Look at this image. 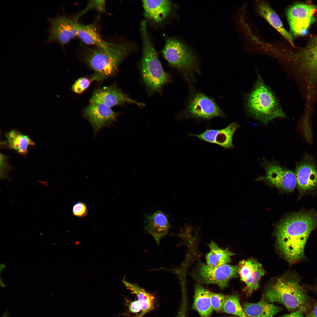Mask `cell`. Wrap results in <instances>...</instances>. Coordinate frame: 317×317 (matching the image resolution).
Here are the masks:
<instances>
[{"instance_id": "obj_1", "label": "cell", "mask_w": 317, "mask_h": 317, "mask_svg": "<svg viewBox=\"0 0 317 317\" xmlns=\"http://www.w3.org/2000/svg\"><path fill=\"white\" fill-rule=\"evenodd\" d=\"M317 225V215L299 212L290 215L277 225L276 236L278 248L284 258L294 263L305 257L307 240Z\"/></svg>"}, {"instance_id": "obj_2", "label": "cell", "mask_w": 317, "mask_h": 317, "mask_svg": "<svg viewBox=\"0 0 317 317\" xmlns=\"http://www.w3.org/2000/svg\"><path fill=\"white\" fill-rule=\"evenodd\" d=\"M245 106L249 115L264 124L286 116L275 95L258 74L256 82L245 96Z\"/></svg>"}, {"instance_id": "obj_3", "label": "cell", "mask_w": 317, "mask_h": 317, "mask_svg": "<svg viewBox=\"0 0 317 317\" xmlns=\"http://www.w3.org/2000/svg\"><path fill=\"white\" fill-rule=\"evenodd\" d=\"M132 50L131 45L127 43L107 42L103 45L86 50L84 56L90 68L103 79L114 75L120 64Z\"/></svg>"}, {"instance_id": "obj_4", "label": "cell", "mask_w": 317, "mask_h": 317, "mask_svg": "<svg viewBox=\"0 0 317 317\" xmlns=\"http://www.w3.org/2000/svg\"><path fill=\"white\" fill-rule=\"evenodd\" d=\"M262 298L271 303H280L291 311L306 307L308 299L298 279L291 275L279 278L269 285Z\"/></svg>"}, {"instance_id": "obj_5", "label": "cell", "mask_w": 317, "mask_h": 317, "mask_svg": "<svg viewBox=\"0 0 317 317\" xmlns=\"http://www.w3.org/2000/svg\"><path fill=\"white\" fill-rule=\"evenodd\" d=\"M143 43V53L141 67L142 77L146 86L154 92L159 91L170 80V75L163 70L149 36L147 21L141 24Z\"/></svg>"}, {"instance_id": "obj_6", "label": "cell", "mask_w": 317, "mask_h": 317, "mask_svg": "<svg viewBox=\"0 0 317 317\" xmlns=\"http://www.w3.org/2000/svg\"><path fill=\"white\" fill-rule=\"evenodd\" d=\"M238 265L226 264L212 269L203 262L199 261L191 272L195 280L205 284H215L221 289L228 286L231 279L238 275Z\"/></svg>"}, {"instance_id": "obj_7", "label": "cell", "mask_w": 317, "mask_h": 317, "mask_svg": "<svg viewBox=\"0 0 317 317\" xmlns=\"http://www.w3.org/2000/svg\"><path fill=\"white\" fill-rule=\"evenodd\" d=\"M162 53L171 65L183 71L186 75L197 71V62L194 54L180 41L173 38L167 39Z\"/></svg>"}, {"instance_id": "obj_8", "label": "cell", "mask_w": 317, "mask_h": 317, "mask_svg": "<svg viewBox=\"0 0 317 317\" xmlns=\"http://www.w3.org/2000/svg\"><path fill=\"white\" fill-rule=\"evenodd\" d=\"M49 26L48 36L45 43L55 42L63 48L73 38L77 36L79 24L65 14H57L53 18L48 17Z\"/></svg>"}, {"instance_id": "obj_9", "label": "cell", "mask_w": 317, "mask_h": 317, "mask_svg": "<svg viewBox=\"0 0 317 317\" xmlns=\"http://www.w3.org/2000/svg\"><path fill=\"white\" fill-rule=\"evenodd\" d=\"M186 113L187 117L199 120H209L216 117L225 116L213 100L200 92L194 93L190 97Z\"/></svg>"}, {"instance_id": "obj_10", "label": "cell", "mask_w": 317, "mask_h": 317, "mask_svg": "<svg viewBox=\"0 0 317 317\" xmlns=\"http://www.w3.org/2000/svg\"><path fill=\"white\" fill-rule=\"evenodd\" d=\"M266 173L264 179L272 185L287 192L295 189L296 181L294 173L274 160L264 158L261 163Z\"/></svg>"}, {"instance_id": "obj_11", "label": "cell", "mask_w": 317, "mask_h": 317, "mask_svg": "<svg viewBox=\"0 0 317 317\" xmlns=\"http://www.w3.org/2000/svg\"><path fill=\"white\" fill-rule=\"evenodd\" d=\"M317 10L315 6L297 4L290 7L286 15L291 32L295 36L301 35L315 21L314 14Z\"/></svg>"}, {"instance_id": "obj_12", "label": "cell", "mask_w": 317, "mask_h": 317, "mask_svg": "<svg viewBox=\"0 0 317 317\" xmlns=\"http://www.w3.org/2000/svg\"><path fill=\"white\" fill-rule=\"evenodd\" d=\"M238 265V274L240 280L246 285L243 291L247 297L250 296L259 288L260 279L265 271L262 264L253 258L242 260Z\"/></svg>"}, {"instance_id": "obj_13", "label": "cell", "mask_w": 317, "mask_h": 317, "mask_svg": "<svg viewBox=\"0 0 317 317\" xmlns=\"http://www.w3.org/2000/svg\"><path fill=\"white\" fill-rule=\"evenodd\" d=\"M84 116L92 127L94 136L104 127L110 126L117 120L118 113L100 103H91L83 112Z\"/></svg>"}, {"instance_id": "obj_14", "label": "cell", "mask_w": 317, "mask_h": 317, "mask_svg": "<svg viewBox=\"0 0 317 317\" xmlns=\"http://www.w3.org/2000/svg\"><path fill=\"white\" fill-rule=\"evenodd\" d=\"M91 103H100L111 108L125 103L135 104L139 106L144 104L130 98L115 85L97 89L90 99Z\"/></svg>"}, {"instance_id": "obj_15", "label": "cell", "mask_w": 317, "mask_h": 317, "mask_svg": "<svg viewBox=\"0 0 317 317\" xmlns=\"http://www.w3.org/2000/svg\"><path fill=\"white\" fill-rule=\"evenodd\" d=\"M240 127L237 123L232 122L222 129H206L202 133H189L188 136L197 137L200 140L218 145L225 149H232L235 147L233 143V135Z\"/></svg>"}, {"instance_id": "obj_16", "label": "cell", "mask_w": 317, "mask_h": 317, "mask_svg": "<svg viewBox=\"0 0 317 317\" xmlns=\"http://www.w3.org/2000/svg\"><path fill=\"white\" fill-rule=\"evenodd\" d=\"M294 173L301 193L310 191L317 186V166L310 157L305 156L296 164Z\"/></svg>"}, {"instance_id": "obj_17", "label": "cell", "mask_w": 317, "mask_h": 317, "mask_svg": "<svg viewBox=\"0 0 317 317\" xmlns=\"http://www.w3.org/2000/svg\"><path fill=\"white\" fill-rule=\"evenodd\" d=\"M295 57L301 70L308 76L309 82L317 79V36L305 48L296 53Z\"/></svg>"}, {"instance_id": "obj_18", "label": "cell", "mask_w": 317, "mask_h": 317, "mask_svg": "<svg viewBox=\"0 0 317 317\" xmlns=\"http://www.w3.org/2000/svg\"><path fill=\"white\" fill-rule=\"evenodd\" d=\"M144 223L145 232L151 235L159 246L160 239L168 234L171 227L167 215L160 210L146 214Z\"/></svg>"}, {"instance_id": "obj_19", "label": "cell", "mask_w": 317, "mask_h": 317, "mask_svg": "<svg viewBox=\"0 0 317 317\" xmlns=\"http://www.w3.org/2000/svg\"><path fill=\"white\" fill-rule=\"evenodd\" d=\"M256 9L259 15L265 19L292 45H294L291 35L284 28L279 16L267 2L257 1L256 2Z\"/></svg>"}, {"instance_id": "obj_20", "label": "cell", "mask_w": 317, "mask_h": 317, "mask_svg": "<svg viewBox=\"0 0 317 317\" xmlns=\"http://www.w3.org/2000/svg\"><path fill=\"white\" fill-rule=\"evenodd\" d=\"M142 3L145 16L156 23L166 18L171 9V3L168 0H143Z\"/></svg>"}, {"instance_id": "obj_21", "label": "cell", "mask_w": 317, "mask_h": 317, "mask_svg": "<svg viewBox=\"0 0 317 317\" xmlns=\"http://www.w3.org/2000/svg\"><path fill=\"white\" fill-rule=\"evenodd\" d=\"M242 308L248 317H274L282 310L281 307L269 303L263 298L257 303L245 302Z\"/></svg>"}, {"instance_id": "obj_22", "label": "cell", "mask_w": 317, "mask_h": 317, "mask_svg": "<svg viewBox=\"0 0 317 317\" xmlns=\"http://www.w3.org/2000/svg\"><path fill=\"white\" fill-rule=\"evenodd\" d=\"M207 245L210 250L206 254L205 259L206 264L209 267L215 268L231 262V257L235 254L228 248L222 249L212 240Z\"/></svg>"}, {"instance_id": "obj_23", "label": "cell", "mask_w": 317, "mask_h": 317, "mask_svg": "<svg viewBox=\"0 0 317 317\" xmlns=\"http://www.w3.org/2000/svg\"><path fill=\"white\" fill-rule=\"evenodd\" d=\"M209 291L198 283L195 284L191 308L197 311L201 317H211L213 313Z\"/></svg>"}, {"instance_id": "obj_24", "label": "cell", "mask_w": 317, "mask_h": 317, "mask_svg": "<svg viewBox=\"0 0 317 317\" xmlns=\"http://www.w3.org/2000/svg\"><path fill=\"white\" fill-rule=\"evenodd\" d=\"M5 136L7 139L6 143L7 146L24 156L28 154V146L35 145V143L28 136L16 130L6 132Z\"/></svg>"}, {"instance_id": "obj_25", "label": "cell", "mask_w": 317, "mask_h": 317, "mask_svg": "<svg viewBox=\"0 0 317 317\" xmlns=\"http://www.w3.org/2000/svg\"><path fill=\"white\" fill-rule=\"evenodd\" d=\"M122 282L127 289L136 294L137 297V300L142 307L141 313L138 317H142L154 308L155 298L152 295L136 284L129 282L124 279Z\"/></svg>"}, {"instance_id": "obj_26", "label": "cell", "mask_w": 317, "mask_h": 317, "mask_svg": "<svg viewBox=\"0 0 317 317\" xmlns=\"http://www.w3.org/2000/svg\"><path fill=\"white\" fill-rule=\"evenodd\" d=\"M77 36L88 45H102L107 42L102 39L94 23L87 25L79 23Z\"/></svg>"}, {"instance_id": "obj_27", "label": "cell", "mask_w": 317, "mask_h": 317, "mask_svg": "<svg viewBox=\"0 0 317 317\" xmlns=\"http://www.w3.org/2000/svg\"><path fill=\"white\" fill-rule=\"evenodd\" d=\"M222 311L241 317H248L240 304L237 294L226 295Z\"/></svg>"}, {"instance_id": "obj_28", "label": "cell", "mask_w": 317, "mask_h": 317, "mask_svg": "<svg viewBox=\"0 0 317 317\" xmlns=\"http://www.w3.org/2000/svg\"><path fill=\"white\" fill-rule=\"evenodd\" d=\"M102 79L99 75L96 73L91 77H80L73 83L72 86L71 90L76 93L82 94L89 87L93 81L95 80H101Z\"/></svg>"}, {"instance_id": "obj_29", "label": "cell", "mask_w": 317, "mask_h": 317, "mask_svg": "<svg viewBox=\"0 0 317 317\" xmlns=\"http://www.w3.org/2000/svg\"><path fill=\"white\" fill-rule=\"evenodd\" d=\"M209 294L213 309L217 312L222 311L226 295L210 291Z\"/></svg>"}, {"instance_id": "obj_30", "label": "cell", "mask_w": 317, "mask_h": 317, "mask_svg": "<svg viewBox=\"0 0 317 317\" xmlns=\"http://www.w3.org/2000/svg\"><path fill=\"white\" fill-rule=\"evenodd\" d=\"M106 2L104 0H92L89 1L84 10L77 16V18L89 9L96 10L99 13L103 12L105 9Z\"/></svg>"}, {"instance_id": "obj_31", "label": "cell", "mask_w": 317, "mask_h": 317, "mask_svg": "<svg viewBox=\"0 0 317 317\" xmlns=\"http://www.w3.org/2000/svg\"><path fill=\"white\" fill-rule=\"evenodd\" d=\"M9 158L7 156L1 153L0 173L1 178H8V173L12 168L8 162Z\"/></svg>"}, {"instance_id": "obj_32", "label": "cell", "mask_w": 317, "mask_h": 317, "mask_svg": "<svg viewBox=\"0 0 317 317\" xmlns=\"http://www.w3.org/2000/svg\"><path fill=\"white\" fill-rule=\"evenodd\" d=\"M72 212L73 214L76 216L78 217H84L87 214V206L83 202H77L73 205Z\"/></svg>"}, {"instance_id": "obj_33", "label": "cell", "mask_w": 317, "mask_h": 317, "mask_svg": "<svg viewBox=\"0 0 317 317\" xmlns=\"http://www.w3.org/2000/svg\"><path fill=\"white\" fill-rule=\"evenodd\" d=\"M187 299L184 292L183 294L181 306L178 314L177 317H187L186 310Z\"/></svg>"}, {"instance_id": "obj_34", "label": "cell", "mask_w": 317, "mask_h": 317, "mask_svg": "<svg viewBox=\"0 0 317 317\" xmlns=\"http://www.w3.org/2000/svg\"><path fill=\"white\" fill-rule=\"evenodd\" d=\"M129 310L130 312L132 313H136L141 311L142 307L138 301L135 300L131 301L129 306Z\"/></svg>"}, {"instance_id": "obj_35", "label": "cell", "mask_w": 317, "mask_h": 317, "mask_svg": "<svg viewBox=\"0 0 317 317\" xmlns=\"http://www.w3.org/2000/svg\"><path fill=\"white\" fill-rule=\"evenodd\" d=\"M306 308L305 307L300 308L293 312L285 314L281 317H303V314Z\"/></svg>"}, {"instance_id": "obj_36", "label": "cell", "mask_w": 317, "mask_h": 317, "mask_svg": "<svg viewBox=\"0 0 317 317\" xmlns=\"http://www.w3.org/2000/svg\"><path fill=\"white\" fill-rule=\"evenodd\" d=\"M306 317H317V303L315 304L312 310L306 314Z\"/></svg>"}, {"instance_id": "obj_37", "label": "cell", "mask_w": 317, "mask_h": 317, "mask_svg": "<svg viewBox=\"0 0 317 317\" xmlns=\"http://www.w3.org/2000/svg\"><path fill=\"white\" fill-rule=\"evenodd\" d=\"M2 317H8L7 314V312H5L3 314Z\"/></svg>"}, {"instance_id": "obj_38", "label": "cell", "mask_w": 317, "mask_h": 317, "mask_svg": "<svg viewBox=\"0 0 317 317\" xmlns=\"http://www.w3.org/2000/svg\"><path fill=\"white\" fill-rule=\"evenodd\" d=\"M227 317H240V316L234 315V316H228Z\"/></svg>"}]
</instances>
